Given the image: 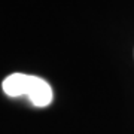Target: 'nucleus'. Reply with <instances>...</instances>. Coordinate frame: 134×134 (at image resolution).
<instances>
[{
  "label": "nucleus",
  "instance_id": "1",
  "mask_svg": "<svg viewBox=\"0 0 134 134\" xmlns=\"http://www.w3.org/2000/svg\"><path fill=\"white\" fill-rule=\"evenodd\" d=\"M2 88L6 96L23 97L27 96L36 107H46L52 101V88L48 82L39 76H30L24 73H12L6 77Z\"/></svg>",
  "mask_w": 134,
  "mask_h": 134
}]
</instances>
